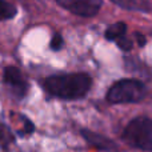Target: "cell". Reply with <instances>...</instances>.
Returning a JSON list of instances; mask_svg holds the SVG:
<instances>
[{"label": "cell", "mask_w": 152, "mask_h": 152, "mask_svg": "<svg viewBox=\"0 0 152 152\" xmlns=\"http://www.w3.org/2000/svg\"><path fill=\"white\" fill-rule=\"evenodd\" d=\"M92 80L86 74H67L50 76L44 80V88L48 94L66 100L83 97L91 88Z\"/></svg>", "instance_id": "6da1fadb"}, {"label": "cell", "mask_w": 152, "mask_h": 152, "mask_svg": "<svg viewBox=\"0 0 152 152\" xmlns=\"http://www.w3.org/2000/svg\"><path fill=\"white\" fill-rule=\"evenodd\" d=\"M121 137L131 147L152 151V120L144 116L131 120L124 128Z\"/></svg>", "instance_id": "7a4b0ae2"}, {"label": "cell", "mask_w": 152, "mask_h": 152, "mask_svg": "<svg viewBox=\"0 0 152 152\" xmlns=\"http://www.w3.org/2000/svg\"><path fill=\"white\" fill-rule=\"evenodd\" d=\"M145 96V86L140 80L121 79L116 81L107 94V99L112 104L137 103Z\"/></svg>", "instance_id": "3957f363"}, {"label": "cell", "mask_w": 152, "mask_h": 152, "mask_svg": "<svg viewBox=\"0 0 152 152\" xmlns=\"http://www.w3.org/2000/svg\"><path fill=\"white\" fill-rule=\"evenodd\" d=\"M61 8L81 18H94L99 13L103 0H55Z\"/></svg>", "instance_id": "277c9868"}, {"label": "cell", "mask_w": 152, "mask_h": 152, "mask_svg": "<svg viewBox=\"0 0 152 152\" xmlns=\"http://www.w3.org/2000/svg\"><path fill=\"white\" fill-rule=\"evenodd\" d=\"M4 83L18 97H23L27 94L28 83L16 67H7L4 69Z\"/></svg>", "instance_id": "5b68a950"}, {"label": "cell", "mask_w": 152, "mask_h": 152, "mask_svg": "<svg viewBox=\"0 0 152 152\" xmlns=\"http://www.w3.org/2000/svg\"><path fill=\"white\" fill-rule=\"evenodd\" d=\"M80 132H81V135H83V137L89 143V144H92L94 147L99 148V150L111 152L116 148L115 143H113L112 140H110L108 137L103 136V135H99V134H96V132H92V131H89V129H81Z\"/></svg>", "instance_id": "8992f818"}, {"label": "cell", "mask_w": 152, "mask_h": 152, "mask_svg": "<svg viewBox=\"0 0 152 152\" xmlns=\"http://www.w3.org/2000/svg\"><path fill=\"white\" fill-rule=\"evenodd\" d=\"M111 1L127 11L147 13V12H151L152 10V5L148 0H111Z\"/></svg>", "instance_id": "52a82bcc"}, {"label": "cell", "mask_w": 152, "mask_h": 152, "mask_svg": "<svg viewBox=\"0 0 152 152\" xmlns=\"http://www.w3.org/2000/svg\"><path fill=\"white\" fill-rule=\"evenodd\" d=\"M127 32V24L124 21H118L115 24H111L104 32V36L110 42H115L116 39H119L120 36L126 35Z\"/></svg>", "instance_id": "ba28073f"}, {"label": "cell", "mask_w": 152, "mask_h": 152, "mask_svg": "<svg viewBox=\"0 0 152 152\" xmlns=\"http://www.w3.org/2000/svg\"><path fill=\"white\" fill-rule=\"evenodd\" d=\"M16 13L18 8L15 5L5 0H0V20H11L16 16Z\"/></svg>", "instance_id": "9c48e42d"}, {"label": "cell", "mask_w": 152, "mask_h": 152, "mask_svg": "<svg viewBox=\"0 0 152 152\" xmlns=\"http://www.w3.org/2000/svg\"><path fill=\"white\" fill-rule=\"evenodd\" d=\"M116 44H118V47L120 48L121 51H131L132 47H134V43H132L131 39H128V37L126 36V35H123V36H120L119 39L115 40Z\"/></svg>", "instance_id": "30bf717a"}, {"label": "cell", "mask_w": 152, "mask_h": 152, "mask_svg": "<svg viewBox=\"0 0 152 152\" xmlns=\"http://www.w3.org/2000/svg\"><path fill=\"white\" fill-rule=\"evenodd\" d=\"M51 50L52 51H59V50H61L63 48V45H64V39H63V36H61L60 34H55L53 35V37L51 39Z\"/></svg>", "instance_id": "8fae6325"}, {"label": "cell", "mask_w": 152, "mask_h": 152, "mask_svg": "<svg viewBox=\"0 0 152 152\" xmlns=\"http://www.w3.org/2000/svg\"><path fill=\"white\" fill-rule=\"evenodd\" d=\"M34 129H35V126L32 124V121L26 119L24 120V132L26 134H31V132H34Z\"/></svg>", "instance_id": "7c38bea8"}, {"label": "cell", "mask_w": 152, "mask_h": 152, "mask_svg": "<svg viewBox=\"0 0 152 152\" xmlns=\"http://www.w3.org/2000/svg\"><path fill=\"white\" fill-rule=\"evenodd\" d=\"M135 36H136L137 44H139L140 47H144V45L147 44V39H145V36L143 34H140V32H136V34H135Z\"/></svg>", "instance_id": "4fadbf2b"}]
</instances>
